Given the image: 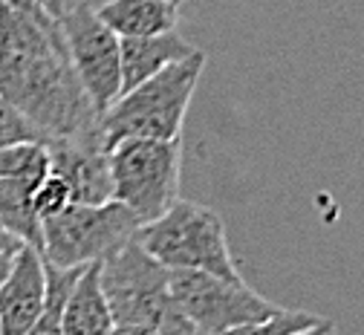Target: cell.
I'll return each instance as SVG.
<instances>
[{
  "label": "cell",
  "instance_id": "1",
  "mask_svg": "<svg viewBox=\"0 0 364 335\" xmlns=\"http://www.w3.org/2000/svg\"><path fill=\"white\" fill-rule=\"evenodd\" d=\"M0 99L12 105L43 142L99 127L58 23H41L0 0Z\"/></svg>",
  "mask_w": 364,
  "mask_h": 335
},
{
  "label": "cell",
  "instance_id": "2",
  "mask_svg": "<svg viewBox=\"0 0 364 335\" xmlns=\"http://www.w3.org/2000/svg\"><path fill=\"white\" fill-rule=\"evenodd\" d=\"M205 67V53L197 50L191 58L171 64L151 81L119 95V102L99 116V130L107 148L124 139L173 142L186 124L188 105Z\"/></svg>",
  "mask_w": 364,
  "mask_h": 335
},
{
  "label": "cell",
  "instance_id": "3",
  "mask_svg": "<svg viewBox=\"0 0 364 335\" xmlns=\"http://www.w3.org/2000/svg\"><path fill=\"white\" fill-rule=\"evenodd\" d=\"M99 283L116 329L142 326L168 335H200L171 298L168 269L136 240L102 260Z\"/></svg>",
  "mask_w": 364,
  "mask_h": 335
},
{
  "label": "cell",
  "instance_id": "4",
  "mask_svg": "<svg viewBox=\"0 0 364 335\" xmlns=\"http://www.w3.org/2000/svg\"><path fill=\"white\" fill-rule=\"evenodd\" d=\"M133 240L168 272H205L240 280L223 220L208 206L176 200L159 220L136 231Z\"/></svg>",
  "mask_w": 364,
  "mask_h": 335
},
{
  "label": "cell",
  "instance_id": "5",
  "mask_svg": "<svg viewBox=\"0 0 364 335\" xmlns=\"http://www.w3.org/2000/svg\"><path fill=\"white\" fill-rule=\"evenodd\" d=\"M182 142L124 139L110 148L113 200L142 225L159 220L179 200Z\"/></svg>",
  "mask_w": 364,
  "mask_h": 335
},
{
  "label": "cell",
  "instance_id": "6",
  "mask_svg": "<svg viewBox=\"0 0 364 335\" xmlns=\"http://www.w3.org/2000/svg\"><path fill=\"white\" fill-rule=\"evenodd\" d=\"M139 228L142 223L116 200L105 206L73 203L67 211L41 223V255L55 269H84L116 255Z\"/></svg>",
  "mask_w": 364,
  "mask_h": 335
},
{
  "label": "cell",
  "instance_id": "7",
  "mask_svg": "<svg viewBox=\"0 0 364 335\" xmlns=\"http://www.w3.org/2000/svg\"><path fill=\"white\" fill-rule=\"evenodd\" d=\"M168 286L176 309L200 335H225L246 324H260L278 315L281 307L257 295L252 286L205 272H168Z\"/></svg>",
  "mask_w": 364,
  "mask_h": 335
},
{
  "label": "cell",
  "instance_id": "8",
  "mask_svg": "<svg viewBox=\"0 0 364 335\" xmlns=\"http://www.w3.org/2000/svg\"><path fill=\"white\" fill-rule=\"evenodd\" d=\"M61 38L67 43V55L73 70L90 95L96 113L110 110L122 95V58L119 38L102 23L93 9H67L58 18Z\"/></svg>",
  "mask_w": 364,
  "mask_h": 335
},
{
  "label": "cell",
  "instance_id": "9",
  "mask_svg": "<svg viewBox=\"0 0 364 335\" xmlns=\"http://www.w3.org/2000/svg\"><path fill=\"white\" fill-rule=\"evenodd\" d=\"M50 174L61 176L78 206H105L113 203V174H110V148L102 139V130H90L73 139L47 142Z\"/></svg>",
  "mask_w": 364,
  "mask_h": 335
},
{
  "label": "cell",
  "instance_id": "10",
  "mask_svg": "<svg viewBox=\"0 0 364 335\" xmlns=\"http://www.w3.org/2000/svg\"><path fill=\"white\" fill-rule=\"evenodd\" d=\"M43 298H47L43 255L23 246L0 289V335H26L41 318Z\"/></svg>",
  "mask_w": 364,
  "mask_h": 335
},
{
  "label": "cell",
  "instance_id": "11",
  "mask_svg": "<svg viewBox=\"0 0 364 335\" xmlns=\"http://www.w3.org/2000/svg\"><path fill=\"white\" fill-rule=\"evenodd\" d=\"M197 53L179 32H165L154 38H122L119 58H122V95L151 81L171 64H179Z\"/></svg>",
  "mask_w": 364,
  "mask_h": 335
},
{
  "label": "cell",
  "instance_id": "12",
  "mask_svg": "<svg viewBox=\"0 0 364 335\" xmlns=\"http://www.w3.org/2000/svg\"><path fill=\"white\" fill-rule=\"evenodd\" d=\"M96 15L119 41L176 32L179 23V6L168 0H110Z\"/></svg>",
  "mask_w": 364,
  "mask_h": 335
},
{
  "label": "cell",
  "instance_id": "13",
  "mask_svg": "<svg viewBox=\"0 0 364 335\" xmlns=\"http://www.w3.org/2000/svg\"><path fill=\"white\" fill-rule=\"evenodd\" d=\"M99 266H87L64 307L61 335H113V318L99 283Z\"/></svg>",
  "mask_w": 364,
  "mask_h": 335
},
{
  "label": "cell",
  "instance_id": "14",
  "mask_svg": "<svg viewBox=\"0 0 364 335\" xmlns=\"http://www.w3.org/2000/svg\"><path fill=\"white\" fill-rule=\"evenodd\" d=\"M35 188H38L35 182H23V179H0V223L23 246L41 252L43 234H41V220L35 217V208H32Z\"/></svg>",
  "mask_w": 364,
  "mask_h": 335
},
{
  "label": "cell",
  "instance_id": "15",
  "mask_svg": "<svg viewBox=\"0 0 364 335\" xmlns=\"http://www.w3.org/2000/svg\"><path fill=\"white\" fill-rule=\"evenodd\" d=\"M50 174L47 142H15L0 148V179H23L41 182Z\"/></svg>",
  "mask_w": 364,
  "mask_h": 335
},
{
  "label": "cell",
  "instance_id": "16",
  "mask_svg": "<svg viewBox=\"0 0 364 335\" xmlns=\"http://www.w3.org/2000/svg\"><path fill=\"white\" fill-rule=\"evenodd\" d=\"M321 315L315 312H306V309H278V315H272L269 321H260V324H246V326H237L225 335H295L306 326H312Z\"/></svg>",
  "mask_w": 364,
  "mask_h": 335
},
{
  "label": "cell",
  "instance_id": "17",
  "mask_svg": "<svg viewBox=\"0 0 364 335\" xmlns=\"http://www.w3.org/2000/svg\"><path fill=\"white\" fill-rule=\"evenodd\" d=\"M73 206V194H70V188L61 176L55 174H47L38 188H35V194H32V208H35V217L43 223V220H50L61 211H67Z\"/></svg>",
  "mask_w": 364,
  "mask_h": 335
},
{
  "label": "cell",
  "instance_id": "18",
  "mask_svg": "<svg viewBox=\"0 0 364 335\" xmlns=\"http://www.w3.org/2000/svg\"><path fill=\"white\" fill-rule=\"evenodd\" d=\"M15 142H43V139L12 105L0 99V148L15 145Z\"/></svg>",
  "mask_w": 364,
  "mask_h": 335
},
{
  "label": "cell",
  "instance_id": "19",
  "mask_svg": "<svg viewBox=\"0 0 364 335\" xmlns=\"http://www.w3.org/2000/svg\"><path fill=\"white\" fill-rule=\"evenodd\" d=\"M4 4H6L9 9L21 12V15H29V18L41 21V23H55V21H53L47 12H43V6L38 4V0H4Z\"/></svg>",
  "mask_w": 364,
  "mask_h": 335
},
{
  "label": "cell",
  "instance_id": "20",
  "mask_svg": "<svg viewBox=\"0 0 364 335\" xmlns=\"http://www.w3.org/2000/svg\"><path fill=\"white\" fill-rule=\"evenodd\" d=\"M295 335H338V329H336V324L330 318H318L312 326H306V329H301Z\"/></svg>",
  "mask_w": 364,
  "mask_h": 335
},
{
  "label": "cell",
  "instance_id": "21",
  "mask_svg": "<svg viewBox=\"0 0 364 335\" xmlns=\"http://www.w3.org/2000/svg\"><path fill=\"white\" fill-rule=\"evenodd\" d=\"M18 249H23V243L18 240V237L0 223V252H18Z\"/></svg>",
  "mask_w": 364,
  "mask_h": 335
},
{
  "label": "cell",
  "instance_id": "22",
  "mask_svg": "<svg viewBox=\"0 0 364 335\" xmlns=\"http://www.w3.org/2000/svg\"><path fill=\"white\" fill-rule=\"evenodd\" d=\"M38 4L43 6V12H47L55 23H58V18L67 12V0H38Z\"/></svg>",
  "mask_w": 364,
  "mask_h": 335
},
{
  "label": "cell",
  "instance_id": "23",
  "mask_svg": "<svg viewBox=\"0 0 364 335\" xmlns=\"http://www.w3.org/2000/svg\"><path fill=\"white\" fill-rule=\"evenodd\" d=\"M21 252V249H18ZM18 252H0V289H4V283H6V277H9V272H12V263H15V255Z\"/></svg>",
  "mask_w": 364,
  "mask_h": 335
},
{
  "label": "cell",
  "instance_id": "24",
  "mask_svg": "<svg viewBox=\"0 0 364 335\" xmlns=\"http://www.w3.org/2000/svg\"><path fill=\"white\" fill-rule=\"evenodd\" d=\"M105 4H110V0H67V9H93V12H99Z\"/></svg>",
  "mask_w": 364,
  "mask_h": 335
},
{
  "label": "cell",
  "instance_id": "25",
  "mask_svg": "<svg viewBox=\"0 0 364 335\" xmlns=\"http://www.w3.org/2000/svg\"><path fill=\"white\" fill-rule=\"evenodd\" d=\"M113 335H168L159 329H142V326H127V329H113Z\"/></svg>",
  "mask_w": 364,
  "mask_h": 335
},
{
  "label": "cell",
  "instance_id": "26",
  "mask_svg": "<svg viewBox=\"0 0 364 335\" xmlns=\"http://www.w3.org/2000/svg\"><path fill=\"white\" fill-rule=\"evenodd\" d=\"M168 4H176V6H179V0H168Z\"/></svg>",
  "mask_w": 364,
  "mask_h": 335
},
{
  "label": "cell",
  "instance_id": "27",
  "mask_svg": "<svg viewBox=\"0 0 364 335\" xmlns=\"http://www.w3.org/2000/svg\"><path fill=\"white\" fill-rule=\"evenodd\" d=\"M179 4H182V0H179Z\"/></svg>",
  "mask_w": 364,
  "mask_h": 335
}]
</instances>
